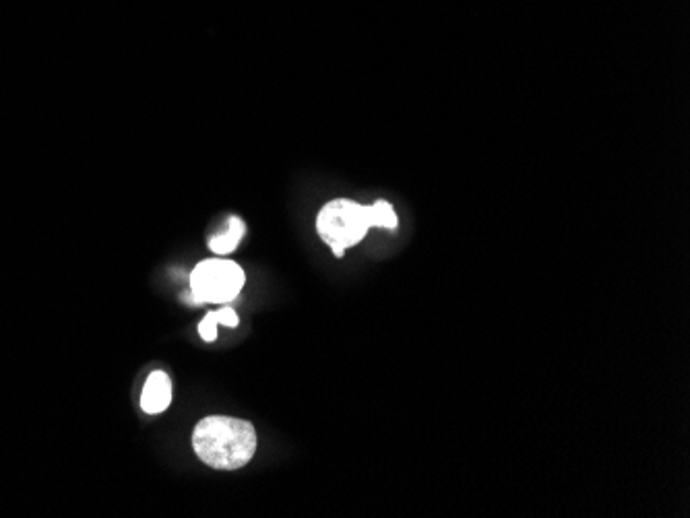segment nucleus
Returning a JSON list of instances; mask_svg holds the SVG:
<instances>
[{
	"mask_svg": "<svg viewBox=\"0 0 690 518\" xmlns=\"http://www.w3.org/2000/svg\"><path fill=\"white\" fill-rule=\"evenodd\" d=\"M217 325L219 323V314L217 312H209L205 320L199 325V335L203 337V341H215L217 339Z\"/></svg>",
	"mask_w": 690,
	"mask_h": 518,
	"instance_id": "nucleus-6",
	"label": "nucleus"
},
{
	"mask_svg": "<svg viewBox=\"0 0 690 518\" xmlns=\"http://www.w3.org/2000/svg\"><path fill=\"white\" fill-rule=\"evenodd\" d=\"M399 217L387 201H376L366 207L356 201L337 199L327 202L317 217V232L335 256H343L345 250L360 244L371 227L395 230Z\"/></svg>",
	"mask_w": 690,
	"mask_h": 518,
	"instance_id": "nucleus-1",
	"label": "nucleus"
},
{
	"mask_svg": "<svg viewBox=\"0 0 690 518\" xmlns=\"http://www.w3.org/2000/svg\"><path fill=\"white\" fill-rule=\"evenodd\" d=\"M172 401V382L168 378L166 372H153L149 376L143 388V395H141V407H143L145 413H162L168 409V405Z\"/></svg>",
	"mask_w": 690,
	"mask_h": 518,
	"instance_id": "nucleus-4",
	"label": "nucleus"
},
{
	"mask_svg": "<svg viewBox=\"0 0 690 518\" xmlns=\"http://www.w3.org/2000/svg\"><path fill=\"white\" fill-rule=\"evenodd\" d=\"M245 232H246V225L242 223V219L230 217V219H227L225 230L222 233H219V235H215V238L209 240V248L214 250V253H217V254L234 253V250L238 248Z\"/></svg>",
	"mask_w": 690,
	"mask_h": 518,
	"instance_id": "nucleus-5",
	"label": "nucleus"
},
{
	"mask_svg": "<svg viewBox=\"0 0 690 518\" xmlns=\"http://www.w3.org/2000/svg\"><path fill=\"white\" fill-rule=\"evenodd\" d=\"M197 457L214 469H240L256 451V431L253 423L236 418L214 415L199 421L193 431Z\"/></svg>",
	"mask_w": 690,
	"mask_h": 518,
	"instance_id": "nucleus-2",
	"label": "nucleus"
},
{
	"mask_svg": "<svg viewBox=\"0 0 690 518\" xmlns=\"http://www.w3.org/2000/svg\"><path fill=\"white\" fill-rule=\"evenodd\" d=\"M245 285V271L232 261H203L191 273V289L199 302L222 304L234 300Z\"/></svg>",
	"mask_w": 690,
	"mask_h": 518,
	"instance_id": "nucleus-3",
	"label": "nucleus"
}]
</instances>
